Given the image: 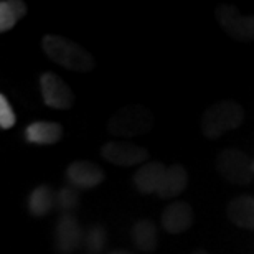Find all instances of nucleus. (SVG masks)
I'll return each mask as SVG.
<instances>
[{
	"label": "nucleus",
	"mask_w": 254,
	"mask_h": 254,
	"mask_svg": "<svg viewBox=\"0 0 254 254\" xmlns=\"http://www.w3.org/2000/svg\"><path fill=\"white\" fill-rule=\"evenodd\" d=\"M216 170L226 182L235 185H248L254 179L253 160L240 149H223L216 155Z\"/></svg>",
	"instance_id": "nucleus-4"
},
{
	"label": "nucleus",
	"mask_w": 254,
	"mask_h": 254,
	"mask_svg": "<svg viewBox=\"0 0 254 254\" xmlns=\"http://www.w3.org/2000/svg\"><path fill=\"white\" fill-rule=\"evenodd\" d=\"M167 167L159 160H152L147 164L140 165L139 170L135 172L132 180H134L135 189L139 190L142 195H150V193H157L162 185V180L165 177Z\"/></svg>",
	"instance_id": "nucleus-11"
},
{
	"label": "nucleus",
	"mask_w": 254,
	"mask_h": 254,
	"mask_svg": "<svg viewBox=\"0 0 254 254\" xmlns=\"http://www.w3.org/2000/svg\"><path fill=\"white\" fill-rule=\"evenodd\" d=\"M79 205V191L76 187L68 185L63 187L57 191V208L58 211H62V215H73V211Z\"/></svg>",
	"instance_id": "nucleus-19"
},
{
	"label": "nucleus",
	"mask_w": 254,
	"mask_h": 254,
	"mask_svg": "<svg viewBox=\"0 0 254 254\" xmlns=\"http://www.w3.org/2000/svg\"><path fill=\"white\" fill-rule=\"evenodd\" d=\"M187 185H189V174H187V170L180 164L170 165L167 167L165 177L162 180V185L159 191H157V195L164 198V200L175 198L185 191Z\"/></svg>",
	"instance_id": "nucleus-14"
},
{
	"label": "nucleus",
	"mask_w": 254,
	"mask_h": 254,
	"mask_svg": "<svg viewBox=\"0 0 254 254\" xmlns=\"http://www.w3.org/2000/svg\"><path fill=\"white\" fill-rule=\"evenodd\" d=\"M162 230L170 235L185 233L193 225V210L189 203L174 201L162 213Z\"/></svg>",
	"instance_id": "nucleus-10"
},
{
	"label": "nucleus",
	"mask_w": 254,
	"mask_h": 254,
	"mask_svg": "<svg viewBox=\"0 0 254 254\" xmlns=\"http://www.w3.org/2000/svg\"><path fill=\"white\" fill-rule=\"evenodd\" d=\"M226 215L231 223L243 230H254V196L241 195L228 203Z\"/></svg>",
	"instance_id": "nucleus-12"
},
{
	"label": "nucleus",
	"mask_w": 254,
	"mask_h": 254,
	"mask_svg": "<svg viewBox=\"0 0 254 254\" xmlns=\"http://www.w3.org/2000/svg\"><path fill=\"white\" fill-rule=\"evenodd\" d=\"M42 48L52 62L74 73H88L96 66L93 55L88 50L62 35H45Z\"/></svg>",
	"instance_id": "nucleus-1"
},
{
	"label": "nucleus",
	"mask_w": 254,
	"mask_h": 254,
	"mask_svg": "<svg viewBox=\"0 0 254 254\" xmlns=\"http://www.w3.org/2000/svg\"><path fill=\"white\" fill-rule=\"evenodd\" d=\"M27 13V3L22 0H3L0 3V32H8Z\"/></svg>",
	"instance_id": "nucleus-17"
},
{
	"label": "nucleus",
	"mask_w": 254,
	"mask_h": 254,
	"mask_svg": "<svg viewBox=\"0 0 254 254\" xmlns=\"http://www.w3.org/2000/svg\"><path fill=\"white\" fill-rule=\"evenodd\" d=\"M55 205H57V193L48 185H38L28 196V211L37 218L48 215Z\"/></svg>",
	"instance_id": "nucleus-15"
},
{
	"label": "nucleus",
	"mask_w": 254,
	"mask_h": 254,
	"mask_svg": "<svg viewBox=\"0 0 254 254\" xmlns=\"http://www.w3.org/2000/svg\"><path fill=\"white\" fill-rule=\"evenodd\" d=\"M253 170H254V160H253Z\"/></svg>",
	"instance_id": "nucleus-23"
},
{
	"label": "nucleus",
	"mask_w": 254,
	"mask_h": 254,
	"mask_svg": "<svg viewBox=\"0 0 254 254\" xmlns=\"http://www.w3.org/2000/svg\"><path fill=\"white\" fill-rule=\"evenodd\" d=\"M101 157L113 165L118 167H132L147 164L149 152L145 147L135 145L126 140H111L101 147Z\"/></svg>",
	"instance_id": "nucleus-5"
},
{
	"label": "nucleus",
	"mask_w": 254,
	"mask_h": 254,
	"mask_svg": "<svg viewBox=\"0 0 254 254\" xmlns=\"http://www.w3.org/2000/svg\"><path fill=\"white\" fill-rule=\"evenodd\" d=\"M216 17L228 37L238 42L254 40V15H241L233 5H221L216 10Z\"/></svg>",
	"instance_id": "nucleus-8"
},
{
	"label": "nucleus",
	"mask_w": 254,
	"mask_h": 254,
	"mask_svg": "<svg viewBox=\"0 0 254 254\" xmlns=\"http://www.w3.org/2000/svg\"><path fill=\"white\" fill-rule=\"evenodd\" d=\"M15 121H17V116H15L7 96L0 94V127H2L3 130L12 129L15 126Z\"/></svg>",
	"instance_id": "nucleus-20"
},
{
	"label": "nucleus",
	"mask_w": 254,
	"mask_h": 254,
	"mask_svg": "<svg viewBox=\"0 0 254 254\" xmlns=\"http://www.w3.org/2000/svg\"><path fill=\"white\" fill-rule=\"evenodd\" d=\"M132 240L142 253H154L159 245V235L154 221L140 220L132 226Z\"/></svg>",
	"instance_id": "nucleus-16"
},
{
	"label": "nucleus",
	"mask_w": 254,
	"mask_h": 254,
	"mask_svg": "<svg viewBox=\"0 0 254 254\" xmlns=\"http://www.w3.org/2000/svg\"><path fill=\"white\" fill-rule=\"evenodd\" d=\"M40 91L43 103L53 109H71L74 104V94L68 84L57 73L47 71L40 76Z\"/></svg>",
	"instance_id": "nucleus-7"
},
{
	"label": "nucleus",
	"mask_w": 254,
	"mask_h": 254,
	"mask_svg": "<svg viewBox=\"0 0 254 254\" xmlns=\"http://www.w3.org/2000/svg\"><path fill=\"white\" fill-rule=\"evenodd\" d=\"M108 243V233L101 225L89 226L84 233V250L88 254H101Z\"/></svg>",
	"instance_id": "nucleus-18"
},
{
	"label": "nucleus",
	"mask_w": 254,
	"mask_h": 254,
	"mask_svg": "<svg viewBox=\"0 0 254 254\" xmlns=\"http://www.w3.org/2000/svg\"><path fill=\"white\" fill-rule=\"evenodd\" d=\"M62 137H63V127L58 123L38 121V123H32L25 129V139L30 144L52 145L60 142Z\"/></svg>",
	"instance_id": "nucleus-13"
},
{
	"label": "nucleus",
	"mask_w": 254,
	"mask_h": 254,
	"mask_svg": "<svg viewBox=\"0 0 254 254\" xmlns=\"http://www.w3.org/2000/svg\"><path fill=\"white\" fill-rule=\"evenodd\" d=\"M154 126V116L145 106L132 104L116 111L108 121V132L114 137H137L147 134Z\"/></svg>",
	"instance_id": "nucleus-3"
},
{
	"label": "nucleus",
	"mask_w": 254,
	"mask_h": 254,
	"mask_svg": "<svg viewBox=\"0 0 254 254\" xmlns=\"http://www.w3.org/2000/svg\"><path fill=\"white\" fill-rule=\"evenodd\" d=\"M191 254H210L208 251H205V250H195Z\"/></svg>",
	"instance_id": "nucleus-22"
},
{
	"label": "nucleus",
	"mask_w": 254,
	"mask_h": 254,
	"mask_svg": "<svg viewBox=\"0 0 254 254\" xmlns=\"http://www.w3.org/2000/svg\"><path fill=\"white\" fill-rule=\"evenodd\" d=\"M245 121V111L236 101L225 99L215 103L203 113L201 132L206 139L215 140L228 130L238 129Z\"/></svg>",
	"instance_id": "nucleus-2"
},
{
	"label": "nucleus",
	"mask_w": 254,
	"mask_h": 254,
	"mask_svg": "<svg viewBox=\"0 0 254 254\" xmlns=\"http://www.w3.org/2000/svg\"><path fill=\"white\" fill-rule=\"evenodd\" d=\"M84 230L74 215H62L55 225L53 243L58 254H73L84 245Z\"/></svg>",
	"instance_id": "nucleus-6"
},
{
	"label": "nucleus",
	"mask_w": 254,
	"mask_h": 254,
	"mask_svg": "<svg viewBox=\"0 0 254 254\" xmlns=\"http://www.w3.org/2000/svg\"><path fill=\"white\" fill-rule=\"evenodd\" d=\"M109 254H132V253H129V251H124V250H116V251L109 253Z\"/></svg>",
	"instance_id": "nucleus-21"
},
{
	"label": "nucleus",
	"mask_w": 254,
	"mask_h": 254,
	"mask_svg": "<svg viewBox=\"0 0 254 254\" xmlns=\"http://www.w3.org/2000/svg\"><path fill=\"white\" fill-rule=\"evenodd\" d=\"M66 179L76 189H94L103 184L104 170L88 160H74L66 169Z\"/></svg>",
	"instance_id": "nucleus-9"
}]
</instances>
